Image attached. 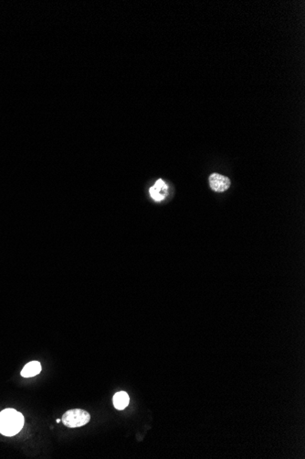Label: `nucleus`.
I'll return each instance as SVG.
<instances>
[{
	"label": "nucleus",
	"instance_id": "obj_1",
	"mask_svg": "<svg viewBox=\"0 0 305 459\" xmlns=\"http://www.w3.org/2000/svg\"><path fill=\"white\" fill-rule=\"evenodd\" d=\"M24 425V416L15 409H6L0 412V433L13 436L20 433Z\"/></svg>",
	"mask_w": 305,
	"mask_h": 459
},
{
	"label": "nucleus",
	"instance_id": "obj_2",
	"mask_svg": "<svg viewBox=\"0 0 305 459\" xmlns=\"http://www.w3.org/2000/svg\"><path fill=\"white\" fill-rule=\"evenodd\" d=\"M91 415L82 409H73L67 411L62 416V423L69 428L81 427L90 422Z\"/></svg>",
	"mask_w": 305,
	"mask_h": 459
},
{
	"label": "nucleus",
	"instance_id": "obj_3",
	"mask_svg": "<svg viewBox=\"0 0 305 459\" xmlns=\"http://www.w3.org/2000/svg\"><path fill=\"white\" fill-rule=\"evenodd\" d=\"M209 184L213 191L221 193L228 190L230 186V181L226 176H223L218 173H213L209 177Z\"/></svg>",
	"mask_w": 305,
	"mask_h": 459
},
{
	"label": "nucleus",
	"instance_id": "obj_4",
	"mask_svg": "<svg viewBox=\"0 0 305 459\" xmlns=\"http://www.w3.org/2000/svg\"><path fill=\"white\" fill-rule=\"evenodd\" d=\"M149 193L151 197L154 199L155 202H161L166 198L168 193V187L162 179H159L156 181L155 185L150 188Z\"/></svg>",
	"mask_w": 305,
	"mask_h": 459
},
{
	"label": "nucleus",
	"instance_id": "obj_5",
	"mask_svg": "<svg viewBox=\"0 0 305 459\" xmlns=\"http://www.w3.org/2000/svg\"><path fill=\"white\" fill-rule=\"evenodd\" d=\"M42 371V365L39 361H31L25 365L21 371V376L24 378H31L40 374Z\"/></svg>",
	"mask_w": 305,
	"mask_h": 459
},
{
	"label": "nucleus",
	"instance_id": "obj_6",
	"mask_svg": "<svg viewBox=\"0 0 305 459\" xmlns=\"http://www.w3.org/2000/svg\"><path fill=\"white\" fill-rule=\"evenodd\" d=\"M129 402V395L125 391H119V392L115 393L114 398H113L114 406L117 410H124V409L128 406Z\"/></svg>",
	"mask_w": 305,
	"mask_h": 459
}]
</instances>
